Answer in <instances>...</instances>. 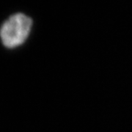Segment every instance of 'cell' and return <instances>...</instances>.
I'll use <instances>...</instances> for the list:
<instances>
[{"label":"cell","mask_w":132,"mask_h":132,"mask_svg":"<svg viewBox=\"0 0 132 132\" xmlns=\"http://www.w3.org/2000/svg\"><path fill=\"white\" fill-rule=\"evenodd\" d=\"M32 27V20L23 13H16L2 24L0 37L6 47L15 48L27 39Z\"/></svg>","instance_id":"obj_1"}]
</instances>
